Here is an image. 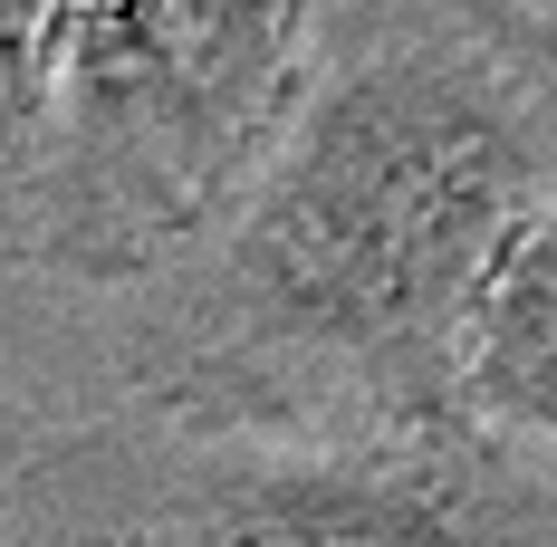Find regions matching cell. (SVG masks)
I'll return each instance as SVG.
<instances>
[{
	"label": "cell",
	"mask_w": 557,
	"mask_h": 547,
	"mask_svg": "<svg viewBox=\"0 0 557 547\" xmlns=\"http://www.w3.org/2000/svg\"><path fill=\"white\" fill-rule=\"evenodd\" d=\"M0 547H557V461L481 413L250 433L125 403L0 461Z\"/></svg>",
	"instance_id": "cell-3"
},
{
	"label": "cell",
	"mask_w": 557,
	"mask_h": 547,
	"mask_svg": "<svg viewBox=\"0 0 557 547\" xmlns=\"http://www.w3.org/2000/svg\"><path fill=\"white\" fill-rule=\"evenodd\" d=\"M39 20H49V0H0V278L29 270V164H39Z\"/></svg>",
	"instance_id": "cell-5"
},
{
	"label": "cell",
	"mask_w": 557,
	"mask_h": 547,
	"mask_svg": "<svg viewBox=\"0 0 557 547\" xmlns=\"http://www.w3.org/2000/svg\"><path fill=\"white\" fill-rule=\"evenodd\" d=\"M336 0H49L29 270L154 288L260 183Z\"/></svg>",
	"instance_id": "cell-2"
},
{
	"label": "cell",
	"mask_w": 557,
	"mask_h": 547,
	"mask_svg": "<svg viewBox=\"0 0 557 547\" xmlns=\"http://www.w3.org/2000/svg\"><path fill=\"white\" fill-rule=\"evenodd\" d=\"M557 212V10L336 0L231 221L145 288L125 394L250 433L461 423L509 260Z\"/></svg>",
	"instance_id": "cell-1"
},
{
	"label": "cell",
	"mask_w": 557,
	"mask_h": 547,
	"mask_svg": "<svg viewBox=\"0 0 557 547\" xmlns=\"http://www.w3.org/2000/svg\"><path fill=\"white\" fill-rule=\"evenodd\" d=\"M539 10H557V0H539Z\"/></svg>",
	"instance_id": "cell-6"
},
{
	"label": "cell",
	"mask_w": 557,
	"mask_h": 547,
	"mask_svg": "<svg viewBox=\"0 0 557 547\" xmlns=\"http://www.w3.org/2000/svg\"><path fill=\"white\" fill-rule=\"evenodd\" d=\"M471 413L557 461V212L529 231V250L500 278V308H491L481 365H471Z\"/></svg>",
	"instance_id": "cell-4"
}]
</instances>
